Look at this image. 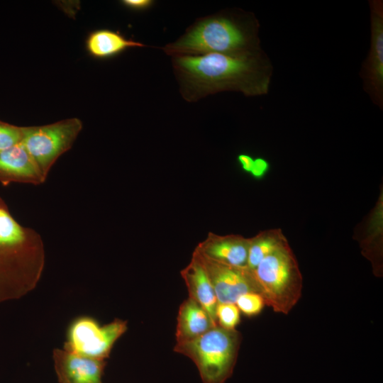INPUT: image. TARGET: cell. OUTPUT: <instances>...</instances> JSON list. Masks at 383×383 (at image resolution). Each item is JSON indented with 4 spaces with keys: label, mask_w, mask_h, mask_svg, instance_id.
I'll use <instances>...</instances> for the list:
<instances>
[{
    "label": "cell",
    "mask_w": 383,
    "mask_h": 383,
    "mask_svg": "<svg viewBox=\"0 0 383 383\" xmlns=\"http://www.w3.org/2000/svg\"><path fill=\"white\" fill-rule=\"evenodd\" d=\"M180 92L188 101L209 94L235 91L246 96L268 92L272 67L260 51L245 55L211 53L172 58Z\"/></svg>",
    "instance_id": "6da1fadb"
},
{
    "label": "cell",
    "mask_w": 383,
    "mask_h": 383,
    "mask_svg": "<svg viewBox=\"0 0 383 383\" xmlns=\"http://www.w3.org/2000/svg\"><path fill=\"white\" fill-rule=\"evenodd\" d=\"M45 263L40 235L21 225L0 197V303L32 292L41 279Z\"/></svg>",
    "instance_id": "7a4b0ae2"
},
{
    "label": "cell",
    "mask_w": 383,
    "mask_h": 383,
    "mask_svg": "<svg viewBox=\"0 0 383 383\" xmlns=\"http://www.w3.org/2000/svg\"><path fill=\"white\" fill-rule=\"evenodd\" d=\"M257 26L233 14H217L197 21L163 50L169 55L211 53L245 55L259 52Z\"/></svg>",
    "instance_id": "3957f363"
},
{
    "label": "cell",
    "mask_w": 383,
    "mask_h": 383,
    "mask_svg": "<svg viewBox=\"0 0 383 383\" xmlns=\"http://www.w3.org/2000/svg\"><path fill=\"white\" fill-rule=\"evenodd\" d=\"M241 335L216 325L193 340L176 343L174 350L191 359L203 383H225L233 374Z\"/></svg>",
    "instance_id": "277c9868"
},
{
    "label": "cell",
    "mask_w": 383,
    "mask_h": 383,
    "mask_svg": "<svg viewBox=\"0 0 383 383\" xmlns=\"http://www.w3.org/2000/svg\"><path fill=\"white\" fill-rule=\"evenodd\" d=\"M265 304L287 314L301 296L302 276L288 242L266 256L252 270Z\"/></svg>",
    "instance_id": "5b68a950"
},
{
    "label": "cell",
    "mask_w": 383,
    "mask_h": 383,
    "mask_svg": "<svg viewBox=\"0 0 383 383\" xmlns=\"http://www.w3.org/2000/svg\"><path fill=\"white\" fill-rule=\"evenodd\" d=\"M82 127V121L77 118L22 127L21 143L47 177L57 160L72 148Z\"/></svg>",
    "instance_id": "8992f818"
},
{
    "label": "cell",
    "mask_w": 383,
    "mask_h": 383,
    "mask_svg": "<svg viewBox=\"0 0 383 383\" xmlns=\"http://www.w3.org/2000/svg\"><path fill=\"white\" fill-rule=\"evenodd\" d=\"M127 328V321L119 318L101 326L91 316H77L67 326L63 349L87 357L106 360L115 343Z\"/></svg>",
    "instance_id": "52a82bcc"
},
{
    "label": "cell",
    "mask_w": 383,
    "mask_h": 383,
    "mask_svg": "<svg viewBox=\"0 0 383 383\" xmlns=\"http://www.w3.org/2000/svg\"><path fill=\"white\" fill-rule=\"evenodd\" d=\"M203 265L215 292L218 303L235 304L246 293L262 295L253 271L248 267H237L216 262L196 250L193 252Z\"/></svg>",
    "instance_id": "ba28073f"
},
{
    "label": "cell",
    "mask_w": 383,
    "mask_h": 383,
    "mask_svg": "<svg viewBox=\"0 0 383 383\" xmlns=\"http://www.w3.org/2000/svg\"><path fill=\"white\" fill-rule=\"evenodd\" d=\"M52 359L60 383H103L106 360L87 357L63 348L54 349Z\"/></svg>",
    "instance_id": "9c48e42d"
},
{
    "label": "cell",
    "mask_w": 383,
    "mask_h": 383,
    "mask_svg": "<svg viewBox=\"0 0 383 383\" xmlns=\"http://www.w3.org/2000/svg\"><path fill=\"white\" fill-rule=\"evenodd\" d=\"M45 177L22 143L0 151V182L39 185Z\"/></svg>",
    "instance_id": "30bf717a"
},
{
    "label": "cell",
    "mask_w": 383,
    "mask_h": 383,
    "mask_svg": "<svg viewBox=\"0 0 383 383\" xmlns=\"http://www.w3.org/2000/svg\"><path fill=\"white\" fill-rule=\"evenodd\" d=\"M250 238L209 232L194 249L206 257L223 264L247 267Z\"/></svg>",
    "instance_id": "8fae6325"
},
{
    "label": "cell",
    "mask_w": 383,
    "mask_h": 383,
    "mask_svg": "<svg viewBox=\"0 0 383 383\" xmlns=\"http://www.w3.org/2000/svg\"><path fill=\"white\" fill-rule=\"evenodd\" d=\"M180 274L188 289L189 297L200 304L216 321L217 298L203 265L194 252Z\"/></svg>",
    "instance_id": "7c38bea8"
},
{
    "label": "cell",
    "mask_w": 383,
    "mask_h": 383,
    "mask_svg": "<svg viewBox=\"0 0 383 383\" xmlns=\"http://www.w3.org/2000/svg\"><path fill=\"white\" fill-rule=\"evenodd\" d=\"M216 325V321L200 304L188 297L179 308L175 332L176 343L198 338Z\"/></svg>",
    "instance_id": "4fadbf2b"
},
{
    "label": "cell",
    "mask_w": 383,
    "mask_h": 383,
    "mask_svg": "<svg viewBox=\"0 0 383 383\" xmlns=\"http://www.w3.org/2000/svg\"><path fill=\"white\" fill-rule=\"evenodd\" d=\"M89 54L95 58L104 59L117 55L130 48L146 45L128 39L118 31L99 29L91 32L85 42Z\"/></svg>",
    "instance_id": "5bb4252c"
},
{
    "label": "cell",
    "mask_w": 383,
    "mask_h": 383,
    "mask_svg": "<svg viewBox=\"0 0 383 383\" xmlns=\"http://www.w3.org/2000/svg\"><path fill=\"white\" fill-rule=\"evenodd\" d=\"M368 79L377 94H382L383 85V18L376 7L372 14L371 49L367 64Z\"/></svg>",
    "instance_id": "9a60e30c"
},
{
    "label": "cell",
    "mask_w": 383,
    "mask_h": 383,
    "mask_svg": "<svg viewBox=\"0 0 383 383\" xmlns=\"http://www.w3.org/2000/svg\"><path fill=\"white\" fill-rule=\"evenodd\" d=\"M287 242L279 230H269L250 238L247 267L253 270L269 254Z\"/></svg>",
    "instance_id": "2e32d148"
},
{
    "label": "cell",
    "mask_w": 383,
    "mask_h": 383,
    "mask_svg": "<svg viewBox=\"0 0 383 383\" xmlns=\"http://www.w3.org/2000/svg\"><path fill=\"white\" fill-rule=\"evenodd\" d=\"M240 313L235 304L218 303L216 308V323L225 329H235L240 321Z\"/></svg>",
    "instance_id": "e0dca14e"
},
{
    "label": "cell",
    "mask_w": 383,
    "mask_h": 383,
    "mask_svg": "<svg viewBox=\"0 0 383 383\" xmlns=\"http://www.w3.org/2000/svg\"><path fill=\"white\" fill-rule=\"evenodd\" d=\"M235 304L240 312L248 317L259 314L266 305L262 296L255 292L240 296Z\"/></svg>",
    "instance_id": "ac0fdd59"
},
{
    "label": "cell",
    "mask_w": 383,
    "mask_h": 383,
    "mask_svg": "<svg viewBox=\"0 0 383 383\" xmlns=\"http://www.w3.org/2000/svg\"><path fill=\"white\" fill-rule=\"evenodd\" d=\"M22 138V127L0 121V151L21 143Z\"/></svg>",
    "instance_id": "d6986e66"
},
{
    "label": "cell",
    "mask_w": 383,
    "mask_h": 383,
    "mask_svg": "<svg viewBox=\"0 0 383 383\" xmlns=\"http://www.w3.org/2000/svg\"><path fill=\"white\" fill-rule=\"evenodd\" d=\"M268 169V162L262 157H257L254 159L253 166L250 173L254 178L260 179L267 173Z\"/></svg>",
    "instance_id": "ffe728a7"
},
{
    "label": "cell",
    "mask_w": 383,
    "mask_h": 383,
    "mask_svg": "<svg viewBox=\"0 0 383 383\" xmlns=\"http://www.w3.org/2000/svg\"><path fill=\"white\" fill-rule=\"evenodd\" d=\"M153 1L151 0H123L122 4L126 7L133 10H145L151 6Z\"/></svg>",
    "instance_id": "44dd1931"
},
{
    "label": "cell",
    "mask_w": 383,
    "mask_h": 383,
    "mask_svg": "<svg viewBox=\"0 0 383 383\" xmlns=\"http://www.w3.org/2000/svg\"><path fill=\"white\" fill-rule=\"evenodd\" d=\"M237 159L242 170L250 173L253 166L254 159L250 155L244 153L238 155Z\"/></svg>",
    "instance_id": "7402d4cb"
}]
</instances>
